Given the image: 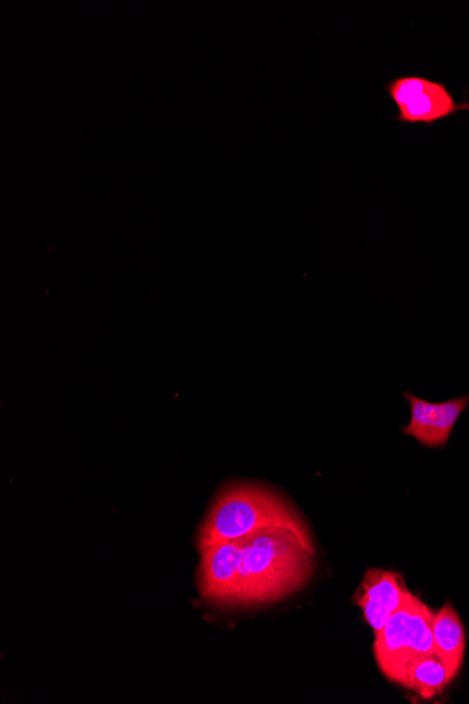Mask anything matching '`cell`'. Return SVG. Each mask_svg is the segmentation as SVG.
Segmentation results:
<instances>
[{"label": "cell", "mask_w": 469, "mask_h": 704, "mask_svg": "<svg viewBox=\"0 0 469 704\" xmlns=\"http://www.w3.org/2000/svg\"><path fill=\"white\" fill-rule=\"evenodd\" d=\"M315 550L294 531L269 528L246 536L232 607H261L290 597L313 578Z\"/></svg>", "instance_id": "obj_1"}, {"label": "cell", "mask_w": 469, "mask_h": 704, "mask_svg": "<svg viewBox=\"0 0 469 704\" xmlns=\"http://www.w3.org/2000/svg\"><path fill=\"white\" fill-rule=\"evenodd\" d=\"M283 528L294 531L314 549L308 526L288 500L273 490L256 484H236L221 492L199 535V549L239 540L255 531Z\"/></svg>", "instance_id": "obj_2"}, {"label": "cell", "mask_w": 469, "mask_h": 704, "mask_svg": "<svg viewBox=\"0 0 469 704\" xmlns=\"http://www.w3.org/2000/svg\"><path fill=\"white\" fill-rule=\"evenodd\" d=\"M433 610L421 599L411 597L375 634L374 656L379 671L389 682L408 687V671L418 658L434 652Z\"/></svg>", "instance_id": "obj_3"}, {"label": "cell", "mask_w": 469, "mask_h": 704, "mask_svg": "<svg viewBox=\"0 0 469 704\" xmlns=\"http://www.w3.org/2000/svg\"><path fill=\"white\" fill-rule=\"evenodd\" d=\"M385 89L398 107L397 120L407 125L432 126L458 112H469L468 102H457L443 83L427 78H395Z\"/></svg>", "instance_id": "obj_4"}, {"label": "cell", "mask_w": 469, "mask_h": 704, "mask_svg": "<svg viewBox=\"0 0 469 704\" xmlns=\"http://www.w3.org/2000/svg\"><path fill=\"white\" fill-rule=\"evenodd\" d=\"M245 538L200 549L199 589L209 602L231 605L238 588Z\"/></svg>", "instance_id": "obj_5"}, {"label": "cell", "mask_w": 469, "mask_h": 704, "mask_svg": "<svg viewBox=\"0 0 469 704\" xmlns=\"http://www.w3.org/2000/svg\"><path fill=\"white\" fill-rule=\"evenodd\" d=\"M411 403V422L403 426V435L411 436L429 449H442L450 441L456 423L469 407V396L433 403L413 394H404Z\"/></svg>", "instance_id": "obj_6"}, {"label": "cell", "mask_w": 469, "mask_h": 704, "mask_svg": "<svg viewBox=\"0 0 469 704\" xmlns=\"http://www.w3.org/2000/svg\"><path fill=\"white\" fill-rule=\"evenodd\" d=\"M434 652L441 657L453 679L460 673L466 657L467 638L457 610L450 602L434 612L432 620Z\"/></svg>", "instance_id": "obj_7"}, {"label": "cell", "mask_w": 469, "mask_h": 704, "mask_svg": "<svg viewBox=\"0 0 469 704\" xmlns=\"http://www.w3.org/2000/svg\"><path fill=\"white\" fill-rule=\"evenodd\" d=\"M411 595L401 574L372 568L365 573L357 597L374 600L395 613Z\"/></svg>", "instance_id": "obj_8"}, {"label": "cell", "mask_w": 469, "mask_h": 704, "mask_svg": "<svg viewBox=\"0 0 469 704\" xmlns=\"http://www.w3.org/2000/svg\"><path fill=\"white\" fill-rule=\"evenodd\" d=\"M454 679L436 653L418 658L408 671V687L423 699H433L442 693Z\"/></svg>", "instance_id": "obj_9"}, {"label": "cell", "mask_w": 469, "mask_h": 704, "mask_svg": "<svg viewBox=\"0 0 469 704\" xmlns=\"http://www.w3.org/2000/svg\"><path fill=\"white\" fill-rule=\"evenodd\" d=\"M354 602L363 610L364 619L367 620L375 634L382 632L389 618L394 614L382 605L374 602V600L357 597Z\"/></svg>", "instance_id": "obj_10"}]
</instances>
